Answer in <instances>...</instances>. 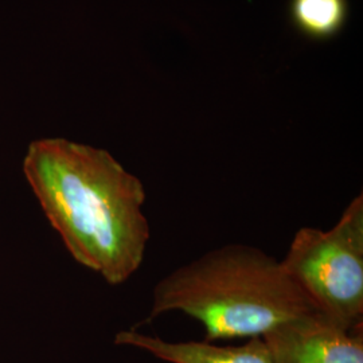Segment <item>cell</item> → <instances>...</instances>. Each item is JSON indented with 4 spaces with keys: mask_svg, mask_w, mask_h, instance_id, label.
<instances>
[{
    "mask_svg": "<svg viewBox=\"0 0 363 363\" xmlns=\"http://www.w3.org/2000/svg\"><path fill=\"white\" fill-rule=\"evenodd\" d=\"M23 172L72 257L111 286L143 264L151 238L143 182L111 152L62 138L30 143Z\"/></svg>",
    "mask_w": 363,
    "mask_h": 363,
    "instance_id": "6da1fadb",
    "label": "cell"
},
{
    "mask_svg": "<svg viewBox=\"0 0 363 363\" xmlns=\"http://www.w3.org/2000/svg\"><path fill=\"white\" fill-rule=\"evenodd\" d=\"M172 311L203 325L206 342L261 337L289 319L316 312L280 259L245 244L208 250L160 279L148 319Z\"/></svg>",
    "mask_w": 363,
    "mask_h": 363,
    "instance_id": "7a4b0ae2",
    "label": "cell"
},
{
    "mask_svg": "<svg viewBox=\"0 0 363 363\" xmlns=\"http://www.w3.org/2000/svg\"><path fill=\"white\" fill-rule=\"evenodd\" d=\"M280 264L315 311L350 328L363 325L362 193L331 229H298Z\"/></svg>",
    "mask_w": 363,
    "mask_h": 363,
    "instance_id": "3957f363",
    "label": "cell"
},
{
    "mask_svg": "<svg viewBox=\"0 0 363 363\" xmlns=\"http://www.w3.org/2000/svg\"><path fill=\"white\" fill-rule=\"evenodd\" d=\"M261 337L273 363H363V325L350 328L319 312L289 319Z\"/></svg>",
    "mask_w": 363,
    "mask_h": 363,
    "instance_id": "277c9868",
    "label": "cell"
},
{
    "mask_svg": "<svg viewBox=\"0 0 363 363\" xmlns=\"http://www.w3.org/2000/svg\"><path fill=\"white\" fill-rule=\"evenodd\" d=\"M116 345L147 351L169 363H273L262 337H250L242 346H216L210 342H169L136 330L120 331Z\"/></svg>",
    "mask_w": 363,
    "mask_h": 363,
    "instance_id": "5b68a950",
    "label": "cell"
},
{
    "mask_svg": "<svg viewBox=\"0 0 363 363\" xmlns=\"http://www.w3.org/2000/svg\"><path fill=\"white\" fill-rule=\"evenodd\" d=\"M294 26L311 39L334 38L349 19V0H291Z\"/></svg>",
    "mask_w": 363,
    "mask_h": 363,
    "instance_id": "8992f818",
    "label": "cell"
}]
</instances>
